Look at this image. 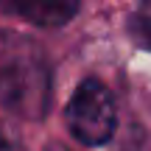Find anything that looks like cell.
I'll return each mask as SVG.
<instances>
[{
  "mask_svg": "<svg viewBox=\"0 0 151 151\" xmlns=\"http://www.w3.org/2000/svg\"><path fill=\"white\" fill-rule=\"evenodd\" d=\"M53 104V65L34 37L0 28V109L42 120Z\"/></svg>",
  "mask_w": 151,
  "mask_h": 151,
  "instance_id": "1",
  "label": "cell"
},
{
  "mask_svg": "<svg viewBox=\"0 0 151 151\" xmlns=\"http://www.w3.org/2000/svg\"><path fill=\"white\" fill-rule=\"evenodd\" d=\"M67 129L84 146H104L112 140L118 129V106L112 92L98 78H84L73 90L70 101L65 106Z\"/></svg>",
  "mask_w": 151,
  "mask_h": 151,
  "instance_id": "2",
  "label": "cell"
},
{
  "mask_svg": "<svg viewBox=\"0 0 151 151\" xmlns=\"http://www.w3.org/2000/svg\"><path fill=\"white\" fill-rule=\"evenodd\" d=\"M0 11L22 17V20L42 28H59V25H67L78 14V3H67V0H9V3H0Z\"/></svg>",
  "mask_w": 151,
  "mask_h": 151,
  "instance_id": "3",
  "label": "cell"
},
{
  "mask_svg": "<svg viewBox=\"0 0 151 151\" xmlns=\"http://www.w3.org/2000/svg\"><path fill=\"white\" fill-rule=\"evenodd\" d=\"M129 31H132V37L137 39L140 48H148L151 50V3H143L140 9L134 11Z\"/></svg>",
  "mask_w": 151,
  "mask_h": 151,
  "instance_id": "4",
  "label": "cell"
},
{
  "mask_svg": "<svg viewBox=\"0 0 151 151\" xmlns=\"http://www.w3.org/2000/svg\"><path fill=\"white\" fill-rule=\"evenodd\" d=\"M120 151H151V132H134Z\"/></svg>",
  "mask_w": 151,
  "mask_h": 151,
  "instance_id": "5",
  "label": "cell"
},
{
  "mask_svg": "<svg viewBox=\"0 0 151 151\" xmlns=\"http://www.w3.org/2000/svg\"><path fill=\"white\" fill-rule=\"evenodd\" d=\"M0 151H17V148H14V140H9L3 129H0Z\"/></svg>",
  "mask_w": 151,
  "mask_h": 151,
  "instance_id": "6",
  "label": "cell"
},
{
  "mask_svg": "<svg viewBox=\"0 0 151 151\" xmlns=\"http://www.w3.org/2000/svg\"><path fill=\"white\" fill-rule=\"evenodd\" d=\"M45 151H67V148H65V146H59V143H50Z\"/></svg>",
  "mask_w": 151,
  "mask_h": 151,
  "instance_id": "7",
  "label": "cell"
}]
</instances>
